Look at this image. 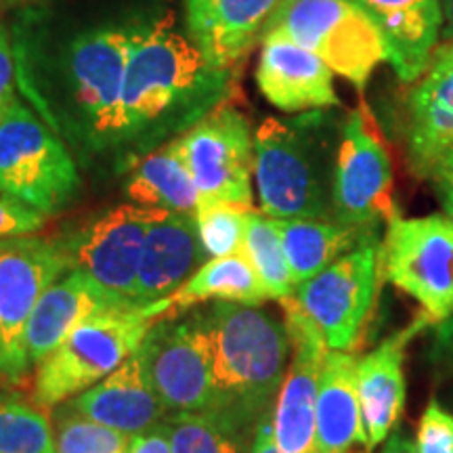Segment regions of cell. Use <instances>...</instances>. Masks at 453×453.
I'll use <instances>...</instances> for the list:
<instances>
[{"label": "cell", "mask_w": 453, "mask_h": 453, "mask_svg": "<svg viewBox=\"0 0 453 453\" xmlns=\"http://www.w3.org/2000/svg\"><path fill=\"white\" fill-rule=\"evenodd\" d=\"M382 445L380 453H418V445L407 437L405 430H393Z\"/></svg>", "instance_id": "cell-39"}, {"label": "cell", "mask_w": 453, "mask_h": 453, "mask_svg": "<svg viewBox=\"0 0 453 453\" xmlns=\"http://www.w3.org/2000/svg\"><path fill=\"white\" fill-rule=\"evenodd\" d=\"M44 220H47L44 214L32 211L13 197L0 194V240L30 235L41 229Z\"/></svg>", "instance_id": "cell-34"}, {"label": "cell", "mask_w": 453, "mask_h": 453, "mask_svg": "<svg viewBox=\"0 0 453 453\" xmlns=\"http://www.w3.org/2000/svg\"><path fill=\"white\" fill-rule=\"evenodd\" d=\"M443 38L453 41V0H443Z\"/></svg>", "instance_id": "cell-41"}, {"label": "cell", "mask_w": 453, "mask_h": 453, "mask_svg": "<svg viewBox=\"0 0 453 453\" xmlns=\"http://www.w3.org/2000/svg\"><path fill=\"white\" fill-rule=\"evenodd\" d=\"M373 21L403 82L424 76L443 32V0H350Z\"/></svg>", "instance_id": "cell-18"}, {"label": "cell", "mask_w": 453, "mask_h": 453, "mask_svg": "<svg viewBox=\"0 0 453 453\" xmlns=\"http://www.w3.org/2000/svg\"><path fill=\"white\" fill-rule=\"evenodd\" d=\"M0 453H57L44 410L0 393Z\"/></svg>", "instance_id": "cell-30"}, {"label": "cell", "mask_w": 453, "mask_h": 453, "mask_svg": "<svg viewBox=\"0 0 453 453\" xmlns=\"http://www.w3.org/2000/svg\"><path fill=\"white\" fill-rule=\"evenodd\" d=\"M453 150V41L445 42L424 72L410 99L407 151L422 177H433Z\"/></svg>", "instance_id": "cell-22"}, {"label": "cell", "mask_w": 453, "mask_h": 453, "mask_svg": "<svg viewBox=\"0 0 453 453\" xmlns=\"http://www.w3.org/2000/svg\"><path fill=\"white\" fill-rule=\"evenodd\" d=\"M257 84L271 105L288 113L338 105L330 67L281 34L263 38Z\"/></svg>", "instance_id": "cell-17"}, {"label": "cell", "mask_w": 453, "mask_h": 453, "mask_svg": "<svg viewBox=\"0 0 453 453\" xmlns=\"http://www.w3.org/2000/svg\"><path fill=\"white\" fill-rule=\"evenodd\" d=\"M211 342V410L246 433L273 411L290 364L286 324L254 304L214 303L202 313Z\"/></svg>", "instance_id": "cell-2"}, {"label": "cell", "mask_w": 453, "mask_h": 453, "mask_svg": "<svg viewBox=\"0 0 453 453\" xmlns=\"http://www.w3.org/2000/svg\"><path fill=\"white\" fill-rule=\"evenodd\" d=\"M439 173H453V150L447 151V156L439 162V166H437V170H434V174H439ZM434 174H433V177H434Z\"/></svg>", "instance_id": "cell-43"}, {"label": "cell", "mask_w": 453, "mask_h": 453, "mask_svg": "<svg viewBox=\"0 0 453 453\" xmlns=\"http://www.w3.org/2000/svg\"><path fill=\"white\" fill-rule=\"evenodd\" d=\"M296 288L353 250L367 231L338 220L273 219Z\"/></svg>", "instance_id": "cell-27"}, {"label": "cell", "mask_w": 453, "mask_h": 453, "mask_svg": "<svg viewBox=\"0 0 453 453\" xmlns=\"http://www.w3.org/2000/svg\"><path fill=\"white\" fill-rule=\"evenodd\" d=\"M127 453H173V441H170V424L157 422L143 433L130 439Z\"/></svg>", "instance_id": "cell-36"}, {"label": "cell", "mask_w": 453, "mask_h": 453, "mask_svg": "<svg viewBox=\"0 0 453 453\" xmlns=\"http://www.w3.org/2000/svg\"><path fill=\"white\" fill-rule=\"evenodd\" d=\"M166 315L168 304L162 298L147 307L118 309L90 317L36 365L34 405L53 410L93 388L120 367Z\"/></svg>", "instance_id": "cell-4"}, {"label": "cell", "mask_w": 453, "mask_h": 453, "mask_svg": "<svg viewBox=\"0 0 453 453\" xmlns=\"http://www.w3.org/2000/svg\"><path fill=\"white\" fill-rule=\"evenodd\" d=\"M281 0H187V24L197 49L219 70H234L263 41Z\"/></svg>", "instance_id": "cell-21"}, {"label": "cell", "mask_w": 453, "mask_h": 453, "mask_svg": "<svg viewBox=\"0 0 453 453\" xmlns=\"http://www.w3.org/2000/svg\"><path fill=\"white\" fill-rule=\"evenodd\" d=\"M128 307H137V304L107 292L81 271H70L42 294L27 321V359L32 365H38L90 317Z\"/></svg>", "instance_id": "cell-19"}, {"label": "cell", "mask_w": 453, "mask_h": 453, "mask_svg": "<svg viewBox=\"0 0 453 453\" xmlns=\"http://www.w3.org/2000/svg\"><path fill=\"white\" fill-rule=\"evenodd\" d=\"M418 453H453V416L439 401H430L418 426Z\"/></svg>", "instance_id": "cell-33"}, {"label": "cell", "mask_w": 453, "mask_h": 453, "mask_svg": "<svg viewBox=\"0 0 453 453\" xmlns=\"http://www.w3.org/2000/svg\"><path fill=\"white\" fill-rule=\"evenodd\" d=\"M433 355L439 364L453 367V313L441 321V324H437Z\"/></svg>", "instance_id": "cell-37"}, {"label": "cell", "mask_w": 453, "mask_h": 453, "mask_svg": "<svg viewBox=\"0 0 453 453\" xmlns=\"http://www.w3.org/2000/svg\"><path fill=\"white\" fill-rule=\"evenodd\" d=\"M67 271L61 242L21 235L0 240V340L11 384L24 382L32 364L26 327L38 300Z\"/></svg>", "instance_id": "cell-12"}, {"label": "cell", "mask_w": 453, "mask_h": 453, "mask_svg": "<svg viewBox=\"0 0 453 453\" xmlns=\"http://www.w3.org/2000/svg\"><path fill=\"white\" fill-rule=\"evenodd\" d=\"M137 27H99L67 44L61 59V90L67 120L78 141L93 151H116L122 93Z\"/></svg>", "instance_id": "cell-5"}, {"label": "cell", "mask_w": 453, "mask_h": 453, "mask_svg": "<svg viewBox=\"0 0 453 453\" xmlns=\"http://www.w3.org/2000/svg\"><path fill=\"white\" fill-rule=\"evenodd\" d=\"M0 387H11L9 367H7V357H4L3 340H0Z\"/></svg>", "instance_id": "cell-42"}, {"label": "cell", "mask_w": 453, "mask_h": 453, "mask_svg": "<svg viewBox=\"0 0 453 453\" xmlns=\"http://www.w3.org/2000/svg\"><path fill=\"white\" fill-rule=\"evenodd\" d=\"M384 277L418 300L434 324L453 313V220L441 214L388 220L382 242Z\"/></svg>", "instance_id": "cell-10"}, {"label": "cell", "mask_w": 453, "mask_h": 453, "mask_svg": "<svg viewBox=\"0 0 453 453\" xmlns=\"http://www.w3.org/2000/svg\"><path fill=\"white\" fill-rule=\"evenodd\" d=\"M433 324L426 313H420L410 326L382 340L357 364V390L370 451L388 439L403 411L405 350L418 334Z\"/></svg>", "instance_id": "cell-16"}, {"label": "cell", "mask_w": 453, "mask_h": 453, "mask_svg": "<svg viewBox=\"0 0 453 453\" xmlns=\"http://www.w3.org/2000/svg\"><path fill=\"white\" fill-rule=\"evenodd\" d=\"M139 353L166 413L211 410V342L202 313L187 319L162 317L141 342Z\"/></svg>", "instance_id": "cell-13"}, {"label": "cell", "mask_w": 453, "mask_h": 453, "mask_svg": "<svg viewBox=\"0 0 453 453\" xmlns=\"http://www.w3.org/2000/svg\"><path fill=\"white\" fill-rule=\"evenodd\" d=\"M0 3H13V0H0Z\"/></svg>", "instance_id": "cell-44"}, {"label": "cell", "mask_w": 453, "mask_h": 453, "mask_svg": "<svg viewBox=\"0 0 453 453\" xmlns=\"http://www.w3.org/2000/svg\"><path fill=\"white\" fill-rule=\"evenodd\" d=\"M382 277V242L376 231H367L353 250L300 283L294 298L321 332L327 349L353 353L372 319Z\"/></svg>", "instance_id": "cell-8"}, {"label": "cell", "mask_w": 453, "mask_h": 453, "mask_svg": "<svg viewBox=\"0 0 453 453\" xmlns=\"http://www.w3.org/2000/svg\"><path fill=\"white\" fill-rule=\"evenodd\" d=\"M332 122L324 111L292 120L267 118L254 134V179L269 219L330 220Z\"/></svg>", "instance_id": "cell-3"}, {"label": "cell", "mask_w": 453, "mask_h": 453, "mask_svg": "<svg viewBox=\"0 0 453 453\" xmlns=\"http://www.w3.org/2000/svg\"><path fill=\"white\" fill-rule=\"evenodd\" d=\"M15 59H13V49H11L9 32L0 26V120H3L4 113L9 111V107L15 104Z\"/></svg>", "instance_id": "cell-35"}, {"label": "cell", "mask_w": 453, "mask_h": 453, "mask_svg": "<svg viewBox=\"0 0 453 453\" xmlns=\"http://www.w3.org/2000/svg\"><path fill=\"white\" fill-rule=\"evenodd\" d=\"M433 179L437 183L439 200L443 203L447 217L453 220V173H439Z\"/></svg>", "instance_id": "cell-40"}, {"label": "cell", "mask_w": 453, "mask_h": 453, "mask_svg": "<svg viewBox=\"0 0 453 453\" xmlns=\"http://www.w3.org/2000/svg\"><path fill=\"white\" fill-rule=\"evenodd\" d=\"M78 185L70 151L15 101L0 120V194L49 217L72 202Z\"/></svg>", "instance_id": "cell-7"}, {"label": "cell", "mask_w": 453, "mask_h": 453, "mask_svg": "<svg viewBox=\"0 0 453 453\" xmlns=\"http://www.w3.org/2000/svg\"><path fill=\"white\" fill-rule=\"evenodd\" d=\"M234 70H219L174 27L173 15L137 27L122 93L116 151L143 157L170 134L185 133L225 104Z\"/></svg>", "instance_id": "cell-1"}, {"label": "cell", "mask_w": 453, "mask_h": 453, "mask_svg": "<svg viewBox=\"0 0 453 453\" xmlns=\"http://www.w3.org/2000/svg\"><path fill=\"white\" fill-rule=\"evenodd\" d=\"M250 453H281L273 433V411H269L254 428Z\"/></svg>", "instance_id": "cell-38"}, {"label": "cell", "mask_w": 453, "mask_h": 453, "mask_svg": "<svg viewBox=\"0 0 453 453\" xmlns=\"http://www.w3.org/2000/svg\"><path fill=\"white\" fill-rule=\"evenodd\" d=\"M280 303L292 350L273 407L275 441L281 453H317V395L330 349L296 298Z\"/></svg>", "instance_id": "cell-15"}, {"label": "cell", "mask_w": 453, "mask_h": 453, "mask_svg": "<svg viewBox=\"0 0 453 453\" xmlns=\"http://www.w3.org/2000/svg\"><path fill=\"white\" fill-rule=\"evenodd\" d=\"M267 298L263 281L242 252L208 258L183 286L164 298V303L168 304L166 317H177L180 311L200 303H240L258 307Z\"/></svg>", "instance_id": "cell-26"}, {"label": "cell", "mask_w": 453, "mask_h": 453, "mask_svg": "<svg viewBox=\"0 0 453 453\" xmlns=\"http://www.w3.org/2000/svg\"><path fill=\"white\" fill-rule=\"evenodd\" d=\"M170 424L173 453H240L242 430L212 411H180Z\"/></svg>", "instance_id": "cell-29"}, {"label": "cell", "mask_w": 453, "mask_h": 453, "mask_svg": "<svg viewBox=\"0 0 453 453\" xmlns=\"http://www.w3.org/2000/svg\"><path fill=\"white\" fill-rule=\"evenodd\" d=\"M243 254L252 263L258 280L263 281L267 296L273 300L290 298L296 292L290 265H288L286 252H283L280 234H277L273 219L265 212L250 208L248 211V229L246 242H243Z\"/></svg>", "instance_id": "cell-28"}, {"label": "cell", "mask_w": 453, "mask_h": 453, "mask_svg": "<svg viewBox=\"0 0 453 453\" xmlns=\"http://www.w3.org/2000/svg\"><path fill=\"white\" fill-rule=\"evenodd\" d=\"M127 196L137 206L180 214L197 212L200 196L179 150L177 137L143 156L137 166H133Z\"/></svg>", "instance_id": "cell-25"}, {"label": "cell", "mask_w": 453, "mask_h": 453, "mask_svg": "<svg viewBox=\"0 0 453 453\" xmlns=\"http://www.w3.org/2000/svg\"><path fill=\"white\" fill-rule=\"evenodd\" d=\"M177 141L197 187V208L219 203L252 208L254 134L242 111L219 105Z\"/></svg>", "instance_id": "cell-11"}, {"label": "cell", "mask_w": 453, "mask_h": 453, "mask_svg": "<svg viewBox=\"0 0 453 453\" xmlns=\"http://www.w3.org/2000/svg\"><path fill=\"white\" fill-rule=\"evenodd\" d=\"M164 212L168 211L122 203L99 214L81 231L59 240L67 271H81L107 292L130 300L147 234Z\"/></svg>", "instance_id": "cell-14"}, {"label": "cell", "mask_w": 453, "mask_h": 453, "mask_svg": "<svg viewBox=\"0 0 453 453\" xmlns=\"http://www.w3.org/2000/svg\"><path fill=\"white\" fill-rule=\"evenodd\" d=\"M65 403L88 420L120 430L130 437L154 426L166 416L162 401L147 378L139 349L110 376Z\"/></svg>", "instance_id": "cell-23"}, {"label": "cell", "mask_w": 453, "mask_h": 453, "mask_svg": "<svg viewBox=\"0 0 453 453\" xmlns=\"http://www.w3.org/2000/svg\"><path fill=\"white\" fill-rule=\"evenodd\" d=\"M267 34H281L319 57L332 72L364 88L387 47L373 21L350 0H281Z\"/></svg>", "instance_id": "cell-6"}, {"label": "cell", "mask_w": 453, "mask_h": 453, "mask_svg": "<svg viewBox=\"0 0 453 453\" xmlns=\"http://www.w3.org/2000/svg\"><path fill=\"white\" fill-rule=\"evenodd\" d=\"M393 162L373 113L361 101L340 130L332 179V214L338 223L378 231L396 217Z\"/></svg>", "instance_id": "cell-9"}, {"label": "cell", "mask_w": 453, "mask_h": 453, "mask_svg": "<svg viewBox=\"0 0 453 453\" xmlns=\"http://www.w3.org/2000/svg\"><path fill=\"white\" fill-rule=\"evenodd\" d=\"M53 441L57 453H127L130 434L88 420L67 403L53 413Z\"/></svg>", "instance_id": "cell-31"}, {"label": "cell", "mask_w": 453, "mask_h": 453, "mask_svg": "<svg viewBox=\"0 0 453 453\" xmlns=\"http://www.w3.org/2000/svg\"><path fill=\"white\" fill-rule=\"evenodd\" d=\"M355 453V451H353ZM359 453H370V451H367V449H364V451H359Z\"/></svg>", "instance_id": "cell-45"}, {"label": "cell", "mask_w": 453, "mask_h": 453, "mask_svg": "<svg viewBox=\"0 0 453 453\" xmlns=\"http://www.w3.org/2000/svg\"><path fill=\"white\" fill-rule=\"evenodd\" d=\"M248 211L250 208L229 206H200L196 212L197 231L208 258L242 254L248 229Z\"/></svg>", "instance_id": "cell-32"}, {"label": "cell", "mask_w": 453, "mask_h": 453, "mask_svg": "<svg viewBox=\"0 0 453 453\" xmlns=\"http://www.w3.org/2000/svg\"><path fill=\"white\" fill-rule=\"evenodd\" d=\"M206 260L196 214L164 212L147 234L130 300L147 307L170 296Z\"/></svg>", "instance_id": "cell-20"}, {"label": "cell", "mask_w": 453, "mask_h": 453, "mask_svg": "<svg viewBox=\"0 0 453 453\" xmlns=\"http://www.w3.org/2000/svg\"><path fill=\"white\" fill-rule=\"evenodd\" d=\"M359 359L349 350H327L317 395V453L367 449V434L357 390Z\"/></svg>", "instance_id": "cell-24"}]
</instances>
